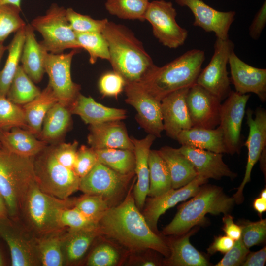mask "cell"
<instances>
[{
    "label": "cell",
    "mask_w": 266,
    "mask_h": 266,
    "mask_svg": "<svg viewBox=\"0 0 266 266\" xmlns=\"http://www.w3.org/2000/svg\"><path fill=\"white\" fill-rule=\"evenodd\" d=\"M234 48V43L229 38L223 40L216 38L213 55L207 66L201 70L196 81V84L221 101L225 100L232 91L227 66Z\"/></svg>",
    "instance_id": "30bf717a"
},
{
    "label": "cell",
    "mask_w": 266,
    "mask_h": 266,
    "mask_svg": "<svg viewBox=\"0 0 266 266\" xmlns=\"http://www.w3.org/2000/svg\"><path fill=\"white\" fill-rule=\"evenodd\" d=\"M132 188L123 201L110 207L99 220L100 234L117 240L132 251L152 249L168 257L169 247L149 227L136 205Z\"/></svg>",
    "instance_id": "6da1fadb"
},
{
    "label": "cell",
    "mask_w": 266,
    "mask_h": 266,
    "mask_svg": "<svg viewBox=\"0 0 266 266\" xmlns=\"http://www.w3.org/2000/svg\"><path fill=\"white\" fill-rule=\"evenodd\" d=\"M21 0H0V4H11L21 8Z\"/></svg>",
    "instance_id": "680465c9"
},
{
    "label": "cell",
    "mask_w": 266,
    "mask_h": 266,
    "mask_svg": "<svg viewBox=\"0 0 266 266\" xmlns=\"http://www.w3.org/2000/svg\"><path fill=\"white\" fill-rule=\"evenodd\" d=\"M1 148V144L0 143V148Z\"/></svg>",
    "instance_id": "e7e4bbea"
},
{
    "label": "cell",
    "mask_w": 266,
    "mask_h": 266,
    "mask_svg": "<svg viewBox=\"0 0 266 266\" xmlns=\"http://www.w3.org/2000/svg\"><path fill=\"white\" fill-rule=\"evenodd\" d=\"M177 12L170 1L157 0L149 2L144 20L151 25L154 36L164 46L175 49L183 45L187 31L176 22Z\"/></svg>",
    "instance_id": "9c48e42d"
},
{
    "label": "cell",
    "mask_w": 266,
    "mask_h": 266,
    "mask_svg": "<svg viewBox=\"0 0 266 266\" xmlns=\"http://www.w3.org/2000/svg\"><path fill=\"white\" fill-rule=\"evenodd\" d=\"M75 33L81 49H84L89 53L91 64H95L99 58L109 61L108 45L101 33Z\"/></svg>",
    "instance_id": "ab89813d"
},
{
    "label": "cell",
    "mask_w": 266,
    "mask_h": 266,
    "mask_svg": "<svg viewBox=\"0 0 266 266\" xmlns=\"http://www.w3.org/2000/svg\"><path fill=\"white\" fill-rule=\"evenodd\" d=\"M58 100L51 87L48 84L35 99L23 106L27 130L38 137L44 119L50 108Z\"/></svg>",
    "instance_id": "f546056e"
},
{
    "label": "cell",
    "mask_w": 266,
    "mask_h": 266,
    "mask_svg": "<svg viewBox=\"0 0 266 266\" xmlns=\"http://www.w3.org/2000/svg\"><path fill=\"white\" fill-rule=\"evenodd\" d=\"M0 236L9 248L11 266H33L40 263L36 244L0 221Z\"/></svg>",
    "instance_id": "d4e9b609"
},
{
    "label": "cell",
    "mask_w": 266,
    "mask_h": 266,
    "mask_svg": "<svg viewBox=\"0 0 266 266\" xmlns=\"http://www.w3.org/2000/svg\"><path fill=\"white\" fill-rule=\"evenodd\" d=\"M250 94H240L232 90L221 104L220 123L227 153L239 154L243 145L241 127Z\"/></svg>",
    "instance_id": "7c38bea8"
},
{
    "label": "cell",
    "mask_w": 266,
    "mask_h": 266,
    "mask_svg": "<svg viewBox=\"0 0 266 266\" xmlns=\"http://www.w3.org/2000/svg\"><path fill=\"white\" fill-rule=\"evenodd\" d=\"M66 17L72 30L75 33H101L108 20L105 18L96 20L82 15L71 8L66 9Z\"/></svg>",
    "instance_id": "ee69618b"
},
{
    "label": "cell",
    "mask_w": 266,
    "mask_h": 266,
    "mask_svg": "<svg viewBox=\"0 0 266 266\" xmlns=\"http://www.w3.org/2000/svg\"><path fill=\"white\" fill-rule=\"evenodd\" d=\"M125 85L124 78L114 71L103 74L98 82L99 91L103 96L115 98L123 91Z\"/></svg>",
    "instance_id": "c3c4849f"
},
{
    "label": "cell",
    "mask_w": 266,
    "mask_h": 266,
    "mask_svg": "<svg viewBox=\"0 0 266 266\" xmlns=\"http://www.w3.org/2000/svg\"><path fill=\"white\" fill-rule=\"evenodd\" d=\"M179 149L191 162L198 175L216 180L223 177L233 179L237 176L224 163L221 153L187 145H181Z\"/></svg>",
    "instance_id": "7402d4cb"
},
{
    "label": "cell",
    "mask_w": 266,
    "mask_h": 266,
    "mask_svg": "<svg viewBox=\"0 0 266 266\" xmlns=\"http://www.w3.org/2000/svg\"><path fill=\"white\" fill-rule=\"evenodd\" d=\"M31 25L42 35L43 40L39 43L49 53L60 54L67 49H81L63 7L53 4L45 15L33 19Z\"/></svg>",
    "instance_id": "ba28073f"
},
{
    "label": "cell",
    "mask_w": 266,
    "mask_h": 266,
    "mask_svg": "<svg viewBox=\"0 0 266 266\" xmlns=\"http://www.w3.org/2000/svg\"><path fill=\"white\" fill-rule=\"evenodd\" d=\"M40 92L19 65L7 93V99L15 104L24 105L35 99Z\"/></svg>",
    "instance_id": "74e56055"
},
{
    "label": "cell",
    "mask_w": 266,
    "mask_h": 266,
    "mask_svg": "<svg viewBox=\"0 0 266 266\" xmlns=\"http://www.w3.org/2000/svg\"><path fill=\"white\" fill-rule=\"evenodd\" d=\"M189 88L173 91L161 100L164 131L169 137L176 140L181 131L192 127L186 103Z\"/></svg>",
    "instance_id": "ffe728a7"
},
{
    "label": "cell",
    "mask_w": 266,
    "mask_h": 266,
    "mask_svg": "<svg viewBox=\"0 0 266 266\" xmlns=\"http://www.w3.org/2000/svg\"><path fill=\"white\" fill-rule=\"evenodd\" d=\"M149 189L148 196H160L172 188V182L168 166L158 152L150 150L148 157Z\"/></svg>",
    "instance_id": "d6a6232c"
},
{
    "label": "cell",
    "mask_w": 266,
    "mask_h": 266,
    "mask_svg": "<svg viewBox=\"0 0 266 266\" xmlns=\"http://www.w3.org/2000/svg\"><path fill=\"white\" fill-rule=\"evenodd\" d=\"M241 239L249 249L252 246L263 242L266 236V220L256 222L246 221L242 226Z\"/></svg>",
    "instance_id": "bcb514c9"
},
{
    "label": "cell",
    "mask_w": 266,
    "mask_h": 266,
    "mask_svg": "<svg viewBox=\"0 0 266 266\" xmlns=\"http://www.w3.org/2000/svg\"><path fill=\"white\" fill-rule=\"evenodd\" d=\"M75 201L49 195L42 191L35 182L27 195L22 212L32 228L43 235L61 230L59 213L63 209L73 206Z\"/></svg>",
    "instance_id": "52a82bcc"
},
{
    "label": "cell",
    "mask_w": 266,
    "mask_h": 266,
    "mask_svg": "<svg viewBox=\"0 0 266 266\" xmlns=\"http://www.w3.org/2000/svg\"><path fill=\"white\" fill-rule=\"evenodd\" d=\"M25 35V27L16 32L7 46V58L3 69L0 71V96L6 97L12 80L19 66Z\"/></svg>",
    "instance_id": "836d02e7"
},
{
    "label": "cell",
    "mask_w": 266,
    "mask_h": 266,
    "mask_svg": "<svg viewBox=\"0 0 266 266\" xmlns=\"http://www.w3.org/2000/svg\"><path fill=\"white\" fill-rule=\"evenodd\" d=\"M6 50H7V46H4L3 42H0V62L4 53Z\"/></svg>",
    "instance_id": "91938a15"
},
{
    "label": "cell",
    "mask_w": 266,
    "mask_h": 266,
    "mask_svg": "<svg viewBox=\"0 0 266 266\" xmlns=\"http://www.w3.org/2000/svg\"><path fill=\"white\" fill-rule=\"evenodd\" d=\"M205 59L204 51L188 50L162 66H156L139 83L161 101L173 91L196 84Z\"/></svg>",
    "instance_id": "277c9868"
},
{
    "label": "cell",
    "mask_w": 266,
    "mask_h": 266,
    "mask_svg": "<svg viewBox=\"0 0 266 266\" xmlns=\"http://www.w3.org/2000/svg\"><path fill=\"white\" fill-rule=\"evenodd\" d=\"M260 197L266 200V189H264L260 193Z\"/></svg>",
    "instance_id": "6125c7cd"
},
{
    "label": "cell",
    "mask_w": 266,
    "mask_h": 266,
    "mask_svg": "<svg viewBox=\"0 0 266 266\" xmlns=\"http://www.w3.org/2000/svg\"><path fill=\"white\" fill-rule=\"evenodd\" d=\"M180 6H186L192 11L193 25L199 27L206 32H213L216 38H229V32L235 19L233 11H220L206 4L202 0H175Z\"/></svg>",
    "instance_id": "e0dca14e"
},
{
    "label": "cell",
    "mask_w": 266,
    "mask_h": 266,
    "mask_svg": "<svg viewBox=\"0 0 266 266\" xmlns=\"http://www.w3.org/2000/svg\"><path fill=\"white\" fill-rule=\"evenodd\" d=\"M100 235L99 228L94 229L71 230L64 236V251L66 259L73 262L80 259L93 240Z\"/></svg>",
    "instance_id": "d590c367"
},
{
    "label": "cell",
    "mask_w": 266,
    "mask_h": 266,
    "mask_svg": "<svg viewBox=\"0 0 266 266\" xmlns=\"http://www.w3.org/2000/svg\"><path fill=\"white\" fill-rule=\"evenodd\" d=\"M35 182L33 157L0 148V193L9 216L16 218L22 211L27 195Z\"/></svg>",
    "instance_id": "8992f818"
},
{
    "label": "cell",
    "mask_w": 266,
    "mask_h": 266,
    "mask_svg": "<svg viewBox=\"0 0 266 266\" xmlns=\"http://www.w3.org/2000/svg\"><path fill=\"white\" fill-rule=\"evenodd\" d=\"M74 206L98 222L111 207L108 202L101 197L89 194H85L75 200Z\"/></svg>",
    "instance_id": "f6af8a7d"
},
{
    "label": "cell",
    "mask_w": 266,
    "mask_h": 266,
    "mask_svg": "<svg viewBox=\"0 0 266 266\" xmlns=\"http://www.w3.org/2000/svg\"><path fill=\"white\" fill-rule=\"evenodd\" d=\"M119 260L117 250L111 245L104 243L98 246L91 253L87 260L90 266H113Z\"/></svg>",
    "instance_id": "7dc6e473"
},
{
    "label": "cell",
    "mask_w": 266,
    "mask_h": 266,
    "mask_svg": "<svg viewBox=\"0 0 266 266\" xmlns=\"http://www.w3.org/2000/svg\"><path fill=\"white\" fill-rule=\"evenodd\" d=\"M266 24V2H263L255 15L249 27V34L254 40H258Z\"/></svg>",
    "instance_id": "816d5d0a"
},
{
    "label": "cell",
    "mask_w": 266,
    "mask_h": 266,
    "mask_svg": "<svg viewBox=\"0 0 266 266\" xmlns=\"http://www.w3.org/2000/svg\"><path fill=\"white\" fill-rule=\"evenodd\" d=\"M266 260V248L265 246L256 252H249L241 265L243 266H264Z\"/></svg>",
    "instance_id": "11a10c76"
},
{
    "label": "cell",
    "mask_w": 266,
    "mask_h": 266,
    "mask_svg": "<svg viewBox=\"0 0 266 266\" xmlns=\"http://www.w3.org/2000/svg\"><path fill=\"white\" fill-rule=\"evenodd\" d=\"M176 140L181 145H187L218 153H227L223 132L219 126L213 129L192 127L181 131Z\"/></svg>",
    "instance_id": "83f0119b"
},
{
    "label": "cell",
    "mask_w": 266,
    "mask_h": 266,
    "mask_svg": "<svg viewBox=\"0 0 266 266\" xmlns=\"http://www.w3.org/2000/svg\"><path fill=\"white\" fill-rule=\"evenodd\" d=\"M192 230L182 237L174 241L170 248L168 263L176 266H207L209 265L207 259L190 243V237Z\"/></svg>",
    "instance_id": "1f68e13d"
},
{
    "label": "cell",
    "mask_w": 266,
    "mask_h": 266,
    "mask_svg": "<svg viewBox=\"0 0 266 266\" xmlns=\"http://www.w3.org/2000/svg\"><path fill=\"white\" fill-rule=\"evenodd\" d=\"M68 109L71 114L79 116L89 125L122 120L127 116L125 110L105 106L96 102L92 97L85 96L81 93Z\"/></svg>",
    "instance_id": "cb8c5ba5"
},
{
    "label": "cell",
    "mask_w": 266,
    "mask_h": 266,
    "mask_svg": "<svg viewBox=\"0 0 266 266\" xmlns=\"http://www.w3.org/2000/svg\"><path fill=\"white\" fill-rule=\"evenodd\" d=\"M246 113L249 134L244 145L247 148L248 157L243 179L233 197L237 203L242 202L243 189L250 182L252 169L266 146V110L259 107L253 112L248 108Z\"/></svg>",
    "instance_id": "9a60e30c"
},
{
    "label": "cell",
    "mask_w": 266,
    "mask_h": 266,
    "mask_svg": "<svg viewBox=\"0 0 266 266\" xmlns=\"http://www.w3.org/2000/svg\"><path fill=\"white\" fill-rule=\"evenodd\" d=\"M78 142H56L33 157L36 183L44 192L68 199L79 189L80 178L74 170Z\"/></svg>",
    "instance_id": "7a4b0ae2"
},
{
    "label": "cell",
    "mask_w": 266,
    "mask_h": 266,
    "mask_svg": "<svg viewBox=\"0 0 266 266\" xmlns=\"http://www.w3.org/2000/svg\"><path fill=\"white\" fill-rule=\"evenodd\" d=\"M249 252V249L244 245L241 238L234 241L233 247L225 253L223 258L215 266H241Z\"/></svg>",
    "instance_id": "f907efd6"
},
{
    "label": "cell",
    "mask_w": 266,
    "mask_h": 266,
    "mask_svg": "<svg viewBox=\"0 0 266 266\" xmlns=\"http://www.w3.org/2000/svg\"><path fill=\"white\" fill-rule=\"evenodd\" d=\"M0 143L6 150L27 157H34L48 144L37 139L28 130L20 127L0 130Z\"/></svg>",
    "instance_id": "4316f807"
},
{
    "label": "cell",
    "mask_w": 266,
    "mask_h": 266,
    "mask_svg": "<svg viewBox=\"0 0 266 266\" xmlns=\"http://www.w3.org/2000/svg\"><path fill=\"white\" fill-rule=\"evenodd\" d=\"M21 10L13 5L0 4V42L26 25L20 15Z\"/></svg>",
    "instance_id": "b9f144b4"
},
{
    "label": "cell",
    "mask_w": 266,
    "mask_h": 266,
    "mask_svg": "<svg viewBox=\"0 0 266 266\" xmlns=\"http://www.w3.org/2000/svg\"><path fill=\"white\" fill-rule=\"evenodd\" d=\"M3 265V262L1 256V254L0 253V266H2Z\"/></svg>",
    "instance_id": "be15d7a7"
},
{
    "label": "cell",
    "mask_w": 266,
    "mask_h": 266,
    "mask_svg": "<svg viewBox=\"0 0 266 266\" xmlns=\"http://www.w3.org/2000/svg\"><path fill=\"white\" fill-rule=\"evenodd\" d=\"M31 24L25 26V40L21 56V65L34 83L42 80L45 71V61L48 52L35 38Z\"/></svg>",
    "instance_id": "484cf974"
},
{
    "label": "cell",
    "mask_w": 266,
    "mask_h": 266,
    "mask_svg": "<svg viewBox=\"0 0 266 266\" xmlns=\"http://www.w3.org/2000/svg\"><path fill=\"white\" fill-rule=\"evenodd\" d=\"M125 102L137 112L135 119L148 133L160 138L164 131L161 101L150 94L139 83H126Z\"/></svg>",
    "instance_id": "5bb4252c"
},
{
    "label": "cell",
    "mask_w": 266,
    "mask_h": 266,
    "mask_svg": "<svg viewBox=\"0 0 266 266\" xmlns=\"http://www.w3.org/2000/svg\"><path fill=\"white\" fill-rule=\"evenodd\" d=\"M156 137L148 134L144 138L138 139L131 137L134 146L135 155L134 172L137 181L134 187L133 196L139 209H142L148 196L149 189V169L148 157L151 145Z\"/></svg>",
    "instance_id": "603a6c76"
},
{
    "label": "cell",
    "mask_w": 266,
    "mask_h": 266,
    "mask_svg": "<svg viewBox=\"0 0 266 266\" xmlns=\"http://www.w3.org/2000/svg\"><path fill=\"white\" fill-rule=\"evenodd\" d=\"M221 100L202 86L195 84L186 96L192 127L215 129L220 123Z\"/></svg>",
    "instance_id": "2e32d148"
},
{
    "label": "cell",
    "mask_w": 266,
    "mask_h": 266,
    "mask_svg": "<svg viewBox=\"0 0 266 266\" xmlns=\"http://www.w3.org/2000/svg\"><path fill=\"white\" fill-rule=\"evenodd\" d=\"M102 33L108 45V61L126 83L140 82L156 66L141 42L125 26L108 21Z\"/></svg>",
    "instance_id": "3957f363"
},
{
    "label": "cell",
    "mask_w": 266,
    "mask_h": 266,
    "mask_svg": "<svg viewBox=\"0 0 266 266\" xmlns=\"http://www.w3.org/2000/svg\"><path fill=\"white\" fill-rule=\"evenodd\" d=\"M79 49L67 53H48L45 61V71L58 102L69 108L80 93V86L74 83L71 76V65L73 56Z\"/></svg>",
    "instance_id": "8fae6325"
},
{
    "label": "cell",
    "mask_w": 266,
    "mask_h": 266,
    "mask_svg": "<svg viewBox=\"0 0 266 266\" xmlns=\"http://www.w3.org/2000/svg\"><path fill=\"white\" fill-rule=\"evenodd\" d=\"M149 2L148 0H106L105 7L120 19L143 21Z\"/></svg>",
    "instance_id": "f35d334b"
},
{
    "label": "cell",
    "mask_w": 266,
    "mask_h": 266,
    "mask_svg": "<svg viewBox=\"0 0 266 266\" xmlns=\"http://www.w3.org/2000/svg\"><path fill=\"white\" fill-rule=\"evenodd\" d=\"M98 162L95 150L91 147L81 145L77 151L74 171L81 178L93 168Z\"/></svg>",
    "instance_id": "681fc988"
},
{
    "label": "cell",
    "mask_w": 266,
    "mask_h": 266,
    "mask_svg": "<svg viewBox=\"0 0 266 266\" xmlns=\"http://www.w3.org/2000/svg\"><path fill=\"white\" fill-rule=\"evenodd\" d=\"M253 207L258 213L262 214L266 210V200L259 197L254 200Z\"/></svg>",
    "instance_id": "9f6ffc18"
},
{
    "label": "cell",
    "mask_w": 266,
    "mask_h": 266,
    "mask_svg": "<svg viewBox=\"0 0 266 266\" xmlns=\"http://www.w3.org/2000/svg\"><path fill=\"white\" fill-rule=\"evenodd\" d=\"M158 152L165 161L169 169L172 182V188L183 187L197 175L194 166L179 148L165 146Z\"/></svg>",
    "instance_id": "f1b7e54d"
},
{
    "label": "cell",
    "mask_w": 266,
    "mask_h": 266,
    "mask_svg": "<svg viewBox=\"0 0 266 266\" xmlns=\"http://www.w3.org/2000/svg\"><path fill=\"white\" fill-rule=\"evenodd\" d=\"M234 202L233 197L226 195L220 187L201 186L196 195L180 206L162 233L166 235L184 234L195 226L204 223L207 214H228Z\"/></svg>",
    "instance_id": "5b68a950"
},
{
    "label": "cell",
    "mask_w": 266,
    "mask_h": 266,
    "mask_svg": "<svg viewBox=\"0 0 266 266\" xmlns=\"http://www.w3.org/2000/svg\"><path fill=\"white\" fill-rule=\"evenodd\" d=\"M58 231L43 235L36 244L40 263L43 266H62L65 261L64 236Z\"/></svg>",
    "instance_id": "e575fe53"
},
{
    "label": "cell",
    "mask_w": 266,
    "mask_h": 266,
    "mask_svg": "<svg viewBox=\"0 0 266 266\" xmlns=\"http://www.w3.org/2000/svg\"><path fill=\"white\" fill-rule=\"evenodd\" d=\"M9 216L5 200L0 193V220L5 221Z\"/></svg>",
    "instance_id": "6f0895ef"
},
{
    "label": "cell",
    "mask_w": 266,
    "mask_h": 266,
    "mask_svg": "<svg viewBox=\"0 0 266 266\" xmlns=\"http://www.w3.org/2000/svg\"><path fill=\"white\" fill-rule=\"evenodd\" d=\"M58 220L62 228L68 227L71 230L98 228L97 221L86 216L74 206L61 210Z\"/></svg>",
    "instance_id": "7bdbcfd3"
},
{
    "label": "cell",
    "mask_w": 266,
    "mask_h": 266,
    "mask_svg": "<svg viewBox=\"0 0 266 266\" xmlns=\"http://www.w3.org/2000/svg\"><path fill=\"white\" fill-rule=\"evenodd\" d=\"M71 115L68 107L58 101L56 102L47 113L37 138L47 143L57 142L68 130Z\"/></svg>",
    "instance_id": "4dcf8cb0"
},
{
    "label": "cell",
    "mask_w": 266,
    "mask_h": 266,
    "mask_svg": "<svg viewBox=\"0 0 266 266\" xmlns=\"http://www.w3.org/2000/svg\"><path fill=\"white\" fill-rule=\"evenodd\" d=\"M228 64L231 82L235 91L240 94L252 93L262 102L266 100V69L254 67L241 60L234 50L231 53Z\"/></svg>",
    "instance_id": "d6986e66"
},
{
    "label": "cell",
    "mask_w": 266,
    "mask_h": 266,
    "mask_svg": "<svg viewBox=\"0 0 266 266\" xmlns=\"http://www.w3.org/2000/svg\"><path fill=\"white\" fill-rule=\"evenodd\" d=\"M15 127L27 130L23 107L12 102L5 96H0V130H8Z\"/></svg>",
    "instance_id": "60d3db41"
},
{
    "label": "cell",
    "mask_w": 266,
    "mask_h": 266,
    "mask_svg": "<svg viewBox=\"0 0 266 266\" xmlns=\"http://www.w3.org/2000/svg\"><path fill=\"white\" fill-rule=\"evenodd\" d=\"M98 162L124 175L134 174L135 155L133 150L123 149L95 150Z\"/></svg>",
    "instance_id": "8d00e7d4"
},
{
    "label": "cell",
    "mask_w": 266,
    "mask_h": 266,
    "mask_svg": "<svg viewBox=\"0 0 266 266\" xmlns=\"http://www.w3.org/2000/svg\"><path fill=\"white\" fill-rule=\"evenodd\" d=\"M87 141L95 150L123 149L133 150L134 146L121 120L89 126Z\"/></svg>",
    "instance_id": "44dd1931"
},
{
    "label": "cell",
    "mask_w": 266,
    "mask_h": 266,
    "mask_svg": "<svg viewBox=\"0 0 266 266\" xmlns=\"http://www.w3.org/2000/svg\"><path fill=\"white\" fill-rule=\"evenodd\" d=\"M224 227L223 230L226 235L236 241L241 238L242 229L240 226L234 223L233 217L228 214L223 218Z\"/></svg>",
    "instance_id": "db71d44e"
},
{
    "label": "cell",
    "mask_w": 266,
    "mask_h": 266,
    "mask_svg": "<svg viewBox=\"0 0 266 266\" xmlns=\"http://www.w3.org/2000/svg\"><path fill=\"white\" fill-rule=\"evenodd\" d=\"M234 241L227 235L216 237L208 248L207 252L210 254L217 252L225 253L233 247Z\"/></svg>",
    "instance_id": "f5cc1de1"
},
{
    "label": "cell",
    "mask_w": 266,
    "mask_h": 266,
    "mask_svg": "<svg viewBox=\"0 0 266 266\" xmlns=\"http://www.w3.org/2000/svg\"><path fill=\"white\" fill-rule=\"evenodd\" d=\"M133 175L120 174L98 162L80 179L79 189L85 194L101 197L111 207V204L124 193Z\"/></svg>",
    "instance_id": "4fadbf2b"
},
{
    "label": "cell",
    "mask_w": 266,
    "mask_h": 266,
    "mask_svg": "<svg viewBox=\"0 0 266 266\" xmlns=\"http://www.w3.org/2000/svg\"><path fill=\"white\" fill-rule=\"evenodd\" d=\"M141 265L143 266H156V264L151 260H146L141 263Z\"/></svg>",
    "instance_id": "94428289"
},
{
    "label": "cell",
    "mask_w": 266,
    "mask_h": 266,
    "mask_svg": "<svg viewBox=\"0 0 266 266\" xmlns=\"http://www.w3.org/2000/svg\"><path fill=\"white\" fill-rule=\"evenodd\" d=\"M207 181L208 179L198 175L192 181L183 187L177 189L171 188L160 196L151 197L143 214L149 227L156 233L160 217L179 202L185 201L196 195L202 185Z\"/></svg>",
    "instance_id": "ac0fdd59"
}]
</instances>
